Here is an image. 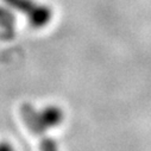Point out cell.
Wrapping results in <instances>:
<instances>
[{"instance_id": "cell-1", "label": "cell", "mask_w": 151, "mask_h": 151, "mask_svg": "<svg viewBox=\"0 0 151 151\" xmlns=\"http://www.w3.org/2000/svg\"><path fill=\"white\" fill-rule=\"evenodd\" d=\"M4 3L11 10L20 12L33 29H44L54 18L52 9L37 0H4Z\"/></svg>"}, {"instance_id": "cell-2", "label": "cell", "mask_w": 151, "mask_h": 151, "mask_svg": "<svg viewBox=\"0 0 151 151\" xmlns=\"http://www.w3.org/2000/svg\"><path fill=\"white\" fill-rule=\"evenodd\" d=\"M11 9L5 4V6H0V33L3 38H12L16 30V18Z\"/></svg>"}]
</instances>
